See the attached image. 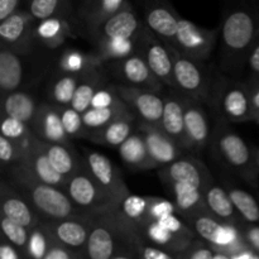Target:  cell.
<instances>
[{
	"label": "cell",
	"instance_id": "b9f144b4",
	"mask_svg": "<svg viewBox=\"0 0 259 259\" xmlns=\"http://www.w3.org/2000/svg\"><path fill=\"white\" fill-rule=\"evenodd\" d=\"M53 244H55V240L51 237L47 228L43 225V223H40L39 225L30 230L29 240H28L23 259H45Z\"/></svg>",
	"mask_w": 259,
	"mask_h": 259
},
{
	"label": "cell",
	"instance_id": "03108f58",
	"mask_svg": "<svg viewBox=\"0 0 259 259\" xmlns=\"http://www.w3.org/2000/svg\"><path fill=\"white\" fill-rule=\"evenodd\" d=\"M255 120H258V121H259V114H258L257 116H255Z\"/></svg>",
	"mask_w": 259,
	"mask_h": 259
},
{
	"label": "cell",
	"instance_id": "f5cc1de1",
	"mask_svg": "<svg viewBox=\"0 0 259 259\" xmlns=\"http://www.w3.org/2000/svg\"><path fill=\"white\" fill-rule=\"evenodd\" d=\"M180 259H212L214 250L204 243L202 240L196 239L186 250L180 253Z\"/></svg>",
	"mask_w": 259,
	"mask_h": 259
},
{
	"label": "cell",
	"instance_id": "d6986e66",
	"mask_svg": "<svg viewBox=\"0 0 259 259\" xmlns=\"http://www.w3.org/2000/svg\"><path fill=\"white\" fill-rule=\"evenodd\" d=\"M33 136L45 144H60L73 148L70 137L63 128L61 109L47 101L39 104L37 114L30 125Z\"/></svg>",
	"mask_w": 259,
	"mask_h": 259
},
{
	"label": "cell",
	"instance_id": "6125c7cd",
	"mask_svg": "<svg viewBox=\"0 0 259 259\" xmlns=\"http://www.w3.org/2000/svg\"><path fill=\"white\" fill-rule=\"evenodd\" d=\"M255 253L250 249H245L243 252L238 253L237 255L232 257V259H255Z\"/></svg>",
	"mask_w": 259,
	"mask_h": 259
},
{
	"label": "cell",
	"instance_id": "94428289",
	"mask_svg": "<svg viewBox=\"0 0 259 259\" xmlns=\"http://www.w3.org/2000/svg\"><path fill=\"white\" fill-rule=\"evenodd\" d=\"M111 259H139L138 255L136 254L134 252V248L133 247H129V248H124V249L119 250L115 255H114Z\"/></svg>",
	"mask_w": 259,
	"mask_h": 259
},
{
	"label": "cell",
	"instance_id": "4fadbf2b",
	"mask_svg": "<svg viewBox=\"0 0 259 259\" xmlns=\"http://www.w3.org/2000/svg\"><path fill=\"white\" fill-rule=\"evenodd\" d=\"M113 85L120 100L138 119L139 123L161 126L164 109V98L162 94L119 83Z\"/></svg>",
	"mask_w": 259,
	"mask_h": 259
},
{
	"label": "cell",
	"instance_id": "9c48e42d",
	"mask_svg": "<svg viewBox=\"0 0 259 259\" xmlns=\"http://www.w3.org/2000/svg\"><path fill=\"white\" fill-rule=\"evenodd\" d=\"M83 162L91 177L119 209L124 199L131 195L120 171L108 157L91 149H85Z\"/></svg>",
	"mask_w": 259,
	"mask_h": 259
},
{
	"label": "cell",
	"instance_id": "681fc988",
	"mask_svg": "<svg viewBox=\"0 0 259 259\" xmlns=\"http://www.w3.org/2000/svg\"><path fill=\"white\" fill-rule=\"evenodd\" d=\"M157 223H158L161 227H163L164 229L168 230V232L174 233V234L179 235V237L184 238V239L190 240V242H195V240L197 239L194 230H192L191 228H190V225L177 214L163 218V219L159 220V222Z\"/></svg>",
	"mask_w": 259,
	"mask_h": 259
},
{
	"label": "cell",
	"instance_id": "484cf974",
	"mask_svg": "<svg viewBox=\"0 0 259 259\" xmlns=\"http://www.w3.org/2000/svg\"><path fill=\"white\" fill-rule=\"evenodd\" d=\"M164 109L162 116L161 128L164 133L174 139L184 152H187L186 131H185V110H186V96L175 90L163 94Z\"/></svg>",
	"mask_w": 259,
	"mask_h": 259
},
{
	"label": "cell",
	"instance_id": "11a10c76",
	"mask_svg": "<svg viewBox=\"0 0 259 259\" xmlns=\"http://www.w3.org/2000/svg\"><path fill=\"white\" fill-rule=\"evenodd\" d=\"M45 259H85V257L55 242V244L52 245V248H51L47 257Z\"/></svg>",
	"mask_w": 259,
	"mask_h": 259
},
{
	"label": "cell",
	"instance_id": "52a82bcc",
	"mask_svg": "<svg viewBox=\"0 0 259 259\" xmlns=\"http://www.w3.org/2000/svg\"><path fill=\"white\" fill-rule=\"evenodd\" d=\"M175 91L187 99L204 103L210 98L211 83L204 62L191 60L175 51Z\"/></svg>",
	"mask_w": 259,
	"mask_h": 259
},
{
	"label": "cell",
	"instance_id": "cb8c5ba5",
	"mask_svg": "<svg viewBox=\"0 0 259 259\" xmlns=\"http://www.w3.org/2000/svg\"><path fill=\"white\" fill-rule=\"evenodd\" d=\"M0 205L3 217L30 230L43 222L32 205L4 179L0 184Z\"/></svg>",
	"mask_w": 259,
	"mask_h": 259
},
{
	"label": "cell",
	"instance_id": "bcb514c9",
	"mask_svg": "<svg viewBox=\"0 0 259 259\" xmlns=\"http://www.w3.org/2000/svg\"><path fill=\"white\" fill-rule=\"evenodd\" d=\"M0 136L10 139L18 144L24 146L28 139L32 137V131L30 126L27 125L23 121L17 120V119L9 118V116H2V126H0Z\"/></svg>",
	"mask_w": 259,
	"mask_h": 259
},
{
	"label": "cell",
	"instance_id": "7dc6e473",
	"mask_svg": "<svg viewBox=\"0 0 259 259\" xmlns=\"http://www.w3.org/2000/svg\"><path fill=\"white\" fill-rule=\"evenodd\" d=\"M133 248L139 259H180L179 254L149 244L138 233H136L133 238Z\"/></svg>",
	"mask_w": 259,
	"mask_h": 259
},
{
	"label": "cell",
	"instance_id": "4dcf8cb0",
	"mask_svg": "<svg viewBox=\"0 0 259 259\" xmlns=\"http://www.w3.org/2000/svg\"><path fill=\"white\" fill-rule=\"evenodd\" d=\"M174 195L177 214L184 220H189L196 215L206 212L204 192L194 186L185 184H176L168 187Z\"/></svg>",
	"mask_w": 259,
	"mask_h": 259
},
{
	"label": "cell",
	"instance_id": "7bdbcfd3",
	"mask_svg": "<svg viewBox=\"0 0 259 259\" xmlns=\"http://www.w3.org/2000/svg\"><path fill=\"white\" fill-rule=\"evenodd\" d=\"M129 113V109L126 105L116 106V108L109 109H93L90 108L86 113L82 114L83 124L88 129L89 134L98 132L106 126L108 124L113 123L115 119L120 118L124 114Z\"/></svg>",
	"mask_w": 259,
	"mask_h": 259
},
{
	"label": "cell",
	"instance_id": "ba28073f",
	"mask_svg": "<svg viewBox=\"0 0 259 259\" xmlns=\"http://www.w3.org/2000/svg\"><path fill=\"white\" fill-rule=\"evenodd\" d=\"M215 109L227 123H244L253 118L249 86L220 81L214 89Z\"/></svg>",
	"mask_w": 259,
	"mask_h": 259
},
{
	"label": "cell",
	"instance_id": "db71d44e",
	"mask_svg": "<svg viewBox=\"0 0 259 259\" xmlns=\"http://www.w3.org/2000/svg\"><path fill=\"white\" fill-rule=\"evenodd\" d=\"M245 243L250 250L259 255V227L258 225L243 224L240 227Z\"/></svg>",
	"mask_w": 259,
	"mask_h": 259
},
{
	"label": "cell",
	"instance_id": "5bb4252c",
	"mask_svg": "<svg viewBox=\"0 0 259 259\" xmlns=\"http://www.w3.org/2000/svg\"><path fill=\"white\" fill-rule=\"evenodd\" d=\"M37 20L20 9L13 17L0 23V48L15 51L19 53H30L40 47L35 35Z\"/></svg>",
	"mask_w": 259,
	"mask_h": 259
},
{
	"label": "cell",
	"instance_id": "ee69618b",
	"mask_svg": "<svg viewBox=\"0 0 259 259\" xmlns=\"http://www.w3.org/2000/svg\"><path fill=\"white\" fill-rule=\"evenodd\" d=\"M0 227H2V237L17 248L23 259L28 240H29L30 229L8 219V218L3 217V215L0 218Z\"/></svg>",
	"mask_w": 259,
	"mask_h": 259
},
{
	"label": "cell",
	"instance_id": "f1b7e54d",
	"mask_svg": "<svg viewBox=\"0 0 259 259\" xmlns=\"http://www.w3.org/2000/svg\"><path fill=\"white\" fill-rule=\"evenodd\" d=\"M138 119L133 115V113H126L120 118L115 119L113 123L108 124L103 129L90 133L88 141L93 143L101 144L105 147H120L132 134L137 132Z\"/></svg>",
	"mask_w": 259,
	"mask_h": 259
},
{
	"label": "cell",
	"instance_id": "7402d4cb",
	"mask_svg": "<svg viewBox=\"0 0 259 259\" xmlns=\"http://www.w3.org/2000/svg\"><path fill=\"white\" fill-rule=\"evenodd\" d=\"M144 23L141 22L133 7L120 10L109 18L104 24L98 28L95 33L89 38L93 43L98 39H133L137 40L144 30Z\"/></svg>",
	"mask_w": 259,
	"mask_h": 259
},
{
	"label": "cell",
	"instance_id": "60d3db41",
	"mask_svg": "<svg viewBox=\"0 0 259 259\" xmlns=\"http://www.w3.org/2000/svg\"><path fill=\"white\" fill-rule=\"evenodd\" d=\"M228 194L245 224L255 225L259 223V205L252 194L239 187L227 185Z\"/></svg>",
	"mask_w": 259,
	"mask_h": 259
},
{
	"label": "cell",
	"instance_id": "d6a6232c",
	"mask_svg": "<svg viewBox=\"0 0 259 259\" xmlns=\"http://www.w3.org/2000/svg\"><path fill=\"white\" fill-rule=\"evenodd\" d=\"M73 23L70 20L60 19H47L43 22H38L35 27V35L38 43L48 51L58 50L65 45L66 40L72 35Z\"/></svg>",
	"mask_w": 259,
	"mask_h": 259
},
{
	"label": "cell",
	"instance_id": "277c9868",
	"mask_svg": "<svg viewBox=\"0 0 259 259\" xmlns=\"http://www.w3.org/2000/svg\"><path fill=\"white\" fill-rule=\"evenodd\" d=\"M225 121L219 120L211 134V151L220 163L227 166L243 179L254 182L257 180V162L247 142Z\"/></svg>",
	"mask_w": 259,
	"mask_h": 259
},
{
	"label": "cell",
	"instance_id": "603a6c76",
	"mask_svg": "<svg viewBox=\"0 0 259 259\" xmlns=\"http://www.w3.org/2000/svg\"><path fill=\"white\" fill-rule=\"evenodd\" d=\"M22 164H24L39 181L65 191L67 180L56 171L46 154L43 143L33 134L24 144V157Z\"/></svg>",
	"mask_w": 259,
	"mask_h": 259
},
{
	"label": "cell",
	"instance_id": "1f68e13d",
	"mask_svg": "<svg viewBox=\"0 0 259 259\" xmlns=\"http://www.w3.org/2000/svg\"><path fill=\"white\" fill-rule=\"evenodd\" d=\"M118 152L123 163L133 171H149L157 168L154 162L149 157L144 138L138 131L132 134L119 147Z\"/></svg>",
	"mask_w": 259,
	"mask_h": 259
},
{
	"label": "cell",
	"instance_id": "7c38bea8",
	"mask_svg": "<svg viewBox=\"0 0 259 259\" xmlns=\"http://www.w3.org/2000/svg\"><path fill=\"white\" fill-rule=\"evenodd\" d=\"M219 33L220 27L207 29L199 27L186 18H181L175 51L191 60L205 62L214 51Z\"/></svg>",
	"mask_w": 259,
	"mask_h": 259
},
{
	"label": "cell",
	"instance_id": "30bf717a",
	"mask_svg": "<svg viewBox=\"0 0 259 259\" xmlns=\"http://www.w3.org/2000/svg\"><path fill=\"white\" fill-rule=\"evenodd\" d=\"M138 55L144 58L153 75L169 90H175V51L162 42L146 27L138 40Z\"/></svg>",
	"mask_w": 259,
	"mask_h": 259
},
{
	"label": "cell",
	"instance_id": "680465c9",
	"mask_svg": "<svg viewBox=\"0 0 259 259\" xmlns=\"http://www.w3.org/2000/svg\"><path fill=\"white\" fill-rule=\"evenodd\" d=\"M248 66H249L250 72L259 76V42L254 43L249 56H248Z\"/></svg>",
	"mask_w": 259,
	"mask_h": 259
},
{
	"label": "cell",
	"instance_id": "8d00e7d4",
	"mask_svg": "<svg viewBox=\"0 0 259 259\" xmlns=\"http://www.w3.org/2000/svg\"><path fill=\"white\" fill-rule=\"evenodd\" d=\"M27 10L37 22L55 18L75 22L76 9L70 0H32Z\"/></svg>",
	"mask_w": 259,
	"mask_h": 259
},
{
	"label": "cell",
	"instance_id": "83f0119b",
	"mask_svg": "<svg viewBox=\"0 0 259 259\" xmlns=\"http://www.w3.org/2000/svg\"><path fill=\"white\" fill-rule=\"evenodd\" d=\"M108 85V77L103 66H94L81 75L71 108L83 114L91 108L94 96L100 89Z\"/></svg>",
	"mask_w": 259,
	"mask_h": 259
},
{
	"label": "cell",
	"instance_id": "e575fe53",
	"mask_svg": "<svg viewBox=\"0 0 259 259\" xmlns=\"http://www.w3.org/2000/svg\"><path fill=\"white\" fill-rule=\"evenodd\" d=\"M149 202H151V196H139V195L131 194L121 202L119 209L116 210V214L123 220L124 224L138 233L147 223H149Z\"/></svg>",
	"mask_w": 259,
	"mask_h": 259
},
{
	"label": "cell",
	"instance_id": "ac0fdd59",
	"mask_svg": "<svg viewBox=\"0 0 259 259\" xmlns=\"http://www.w3.org/2000/svg\"><path fill=\"white\" fill-rule=\"evenodd\" d=\"M180 17L168 3L149 2L144 8V25L158 39L175 51Z\"/></svg>",
	"mask_w": 259,
	"mask_h": 259
},
{
	"label": "cell",
	"instance_id": "8992f818",
	"mask_svg": "<svg viewBox=\"0 0 259 259\" xmlns=\"http://www.w3.org/2000/svg\"><path fill=\"white\" fill-rule=\"evenodd\" d=\"M66 194L81 212L88 215H99L118 210L113 201L106 196L95 180L89 174L85 162L71 179L67 180Z\"/></svg>",
	"mask_w": 259,
	"mask_h": 259
},
{
	"label": "cell",
	"instance_id": "3957f363",
	"mask_svg": "<svg viewBox=\"0 0 259 259\" xmlns=\"http://www.w3.org/2000/svg\"><path fill=\"white\" fill-rule=\"evenodd\" d=\"M257 22L250 10L233 9L225 14L220 27L222 37V63L225 67L238 66L239 60H248L255 43Z\"/></svg>",
	"mask_w": 259,
	"mask_h": 259
},
{
	"label": "cell",
	"instance_id": "ffe728a7",
	"mask_svg": "<svg viewBox=\"0 0 259 259\" xmlns=\"http://www.w3.org/2000/svg\"><path fill=\"white\" fill-rule=\"evenodd\" d=\"M35 51L30 53H19L8 50V48H0V91H2V98L8 94L14 93V91L28 90V63L30 62L29 57Z\"/></svg>",
	"mask_w": 259,
	"mask_h": 259
},
{
	"label": "cell",
	"instance_id": "e7e4bbea",
	"mask_svg": "<svg viewBox=\"0 0 259 259\" xmlns=\"http://www.w3.org/2000/svg\"><path fill=\"white\" fill-rule=\"evenodd\" d=\"M255 162H257V167H258V168H259V153H258L257 158H255Z\"/></svg>",
	"mask_w": 259,
	"mask_h": 259
},
{
	"label": "cell",
	"instance_id": "9f6ffc18",
	"mask_svg": "<svg viewBox=\"0 0 259 259\" xmlns=\"http://www.w3.org/2000/svg\"><path fill=\"white\" fill-rule=\"evenodd\" d=\"M19 10V0H0V23L5 22L8 18L13 17Z\"/></svg>",
	"mask_w": 259,
	"mask_h": 259
},
{
	"label": "cell",
	"instance_id": "d590c367",
	"mask_svg": "<svg viewBox=\"0 0 259 259\" xmlns=\"http://www.w3.org/2000/svg\"><path fill=\"white\" fill-rule=\"evenodd\" d=\"M81 75L57 72L47 88V103L63 109L71 106Z\"/></svg>",
	"mask_w": 259,
	"mask_h": 259
},
{
	"label": "cell",
	"instance_id": "5b68a950",
	"mask_svg": "<svg viewBox=\"0 0 259 259\" xmlns=\"http://www.w3.org/2000/svg\"><path fill=\"white\" fill-rule=\"evenodd\" d=\"M185 222L194 230L196 237L206 243L215 253L234 257L238 253L249 249L240 227L219 222L207 211Z\"/></svg>",
	"mask_w": 259,
	"mask_h": 259
},
{
	"label": "cell",
	"instance_id": "d4e9b609",
	"mask_svg": "<svg viewBox=\"0 0 259 259\" xmlns=\"http://www.w3.org/2000/svg\"><path fill=\"white\" fill-rule=\"evenodd\" d=\"M185 131H186L187 152L199 153L210 143L212 133L202 103L186 99Z\"/></svg>",
	"mask_w": 259,
	"mask_h": 259
},
{
	"label": "cell",
	"instance_id": "f35d334b",
	"mask_svg": "<svg viewBox=\"0 0 259 259\" xmlns=\"http://www.w3.org/2000/svg\"><path fill=\"white\" fill-rule=\"evenodd\" d=\"M45 151L51 163L56 171L65 177L66 180L71 179L82 166L83 158H80L76 153L75 148H70L60 144H45Z\"/></svg>",
	"mask_w": 259,
	"mask_h": 259
},
{
	"label": "cell",
	"instance_id": "836d02e7",
	"mask_svg": "<svg viewBox=\"0 0 259 259\" xmlns=\"http://www.w3.org/2000/svg\"><path fill=\"white\" fill-rule=\"evenodd\" d=\"M138 234L143 238L144 240L152 245L161 248V249L168 250V252L180 254L184 250H186L194 242L184 239L174 233L168 232L163 227L158 224L157 222H149L142 228L138 232Z\"/></svg>",
	"mask_w": 259,
	"mask_h": 259
},
{
	"label": "cell",
	"instance_id": "44dd1931",
	"mask_svg": "<svg viewBox=\"0 0 259 259\" xmlns=\"http://www.w3.org/2000/svg\"><path fill=\"white\" fill-rule=\"evenodd\" d=\"M137 131L142 134L148 149L149 157L157 168H162L168 164L174 163L177 159L184 157L185 152L181 147L169 138L161 126L151 125V124L139 123L137 124Z\"/></svg>",
	"mask_w": 259,
	"mask_h": 259
},
{
	"label": "cell",
	"instance_id": "be15d7a7",
	"mask_svg": "<svg viewBox=\"0 0 259 259\" xmlns=\"http://www.w3.org/2000/svg\"><path fill=\"white\" fill-rule=\"evenodd\" d=\"M212 259H232V257H229V255L222 254V253H215L214 252V258H212Z\"/></svg>",
	"mask_w": 259,
	"mask_h": 259
},
{
	"label": "cell",
	"instance_id": "8fae6325",
	"mask_svg": "<svg viewBox=\"0 0 259 259\" xmlns=\"http://www.w3.org/2000/svg\"><path fill=\"white\" fill-rule=\"evenodd\" d=\"M103 68L106 73L118 81L119 85L144 89L162 95L166 89L153 75L144 58L138 53L124 60L104 63Z\"/></svg>",
	"mask_w": 259,
	"mask_h": 259
},
{
	"label": "cell",
	"instance_id": "74e56055",
	"mask_svg": "<svg viewBox=\"0 0 259 259\" xmlns=\"http://www.w3.org/2000/svg\"><path fill=\"white\" fill-rule=\"evenodd\" d=\"M138 40V39H137ZM133 39H98L93 42L94 55L101 63L124 60L138 53V45Z\"/></svg>",
	"mask_w": 259,
	"mask_h": 259
},
{
	"label": "cell",
	"instance_id": "ab89813d",
	"mask_svg": "<svg viewBox=\"0 0 259 259\" xmlns=\"http://www.w3.org/2000/svg\"><path fill=\"white\" fill-rule=\"evenodd\" d=\"M57 72L68 75H82L86 70L94 66H101L94 53H83L76 48L63 51L57 58Z\"/></svg>",
	"mask_w": 259,
	"mask_h": 259
},
{
	"label": "cell",
	"instance_id": "7a4b0ae2",
	"mask_svg": "<svg viewBox=\"0 0 259 259\" xmlns=\"http://www.w3.org/2000/svg\"><path fill=\"white\" fill-rule=\"evenodd\" d=\"M136 233L124 224L116 210L94 215L85 259H111L119 250L133 247Z\"/></svg>",
	"mask_w": 259,
	"mask_h": 259
},
{
	"label": "cell",
	"instance_id": "f546056e",
	"mask_svg": "<svg viewBox=\"0 0 259 259\" xmlns=\"http://www.w3.org/2000/svg\"><path fill=\"white\" fill-rule=\"evenodd\" d=\"M40 103L42 101H37L32 91H14L2 98V116L17 119L30 126Z\"/></svg>",
	"mask_w": 259,
	"mask_h": 259
},
{
	"label": "cell",
	"instance_id": "6f0895ef",
	"mask_svg": "<svg viewBox=\"0 0 259 259\" xmlns=\"http://www.w3.org/2000/svg\"><path fill=\"white\" fill-rule=\"evenodd\" d=\"M0 259H22V255L14 245L10 244L7 239L2 238L0 243Z\"/></svg>",
	"mask_w": 259,
	"mask_h": 259
},
{
	"label": "cell",
	"instance_id": "c3c4849f",
	"mask_svg": "<svg viewBox=\"0 0 259 259\" xmlns=\"http://www.w3.org/2000/svg\"><path fill=\"white\" fill-rule=\"evenodd\" d=\"M23 157H24V146L0 136V161L3 167L22 163Z\"/></svg>",
	"mask_w": 259,
	"mask_h": 259
},
{
	"label": "cell",
	"instance_id": "e0dca14e",
	"mask_svg": "<svg viewBox=\"0 0 259 259\" xmlns=\"http://www.w3.org/2000/svg\"><path fill=\"white\" fill-rule=\"evenodd\" d=\"M132 7L126 0H86L75 10V22L81 34L89 39L101 24L120 10Z\"/></svg>",
	"mask_w": 259,
	"mask_h": 259
},
{
	"label": "cell",
	"instance_id": "816d5d0a",
	"mask_svg": "<svg viewBox=\"0 0 259 259\" xmlns=\"http://www.w3.org/2000/svg\"><path fill=\"white\" fill-rule=\"evenodd\" d=\"M125 104L120 100L118 94L114 90V85H106L103 89L96 93L94 96L93 103H91V108L93 109H109V108H116V106H123Z\"/></svg>",
	"mask_w": 259,
	"mask_h": 259
},
{
	"label": "cell",
	"instance_id": "6da1fadb",
	"mask_svg": "<svg viewBox=\"0 0 259 259\" xmlns=\"http://www.w3.org/2000/svg\"><path fill=\"white\" fill-rule=\"evenodd\" d=\"M4 180L14 187L43 220H60L83 214L66 191L39 181L24 164L3 167Z\"/></svg>",
	"mask_w": 259,
	"mask_h": 259
},
{
	"label": "cell",
	"instance_id": "f907efd6",
	"mask_svg": "<svg viewBox=\"0 0 259 259\" xmlns=\"http://www.w3.org/2000/svg\"><path fill=\"white\" fill-rule=\"evenodd\" d=\"M174 214H177L176 205H175L174 201L163 199V197L151 196V202H149L148 207L149 222H159L163 218Z\"/></svg>",
	"mask_w": 259,
	"mask_h": 259
},
{
	"label": "cell",
	"instance_id": "4316f807",
	"mask_svg": "<svg viewBox=\"0 0 259 259\" xmlns=\"http://www.w3.org/2000/svg\"><path fill=\"white\" fill-rule=\"evenodd\" d=\"M204 200L207 212L219 222L235 227H242L245 224L238 214L225 186L212 181L204 191Z\"/></svg>",
	"mask_w": 259,
	"mask_h": 259
},
{
	"label": "cell",
	"instance_id": "9a60e30c",
	"mask_svg": "<svg viewBox=\"0 0 259 259\" xmlns=\"http://www.w3.org/2000/svg\"><path fill=\"white\" fill-rule=\"evenodd\" d=\"M93 222L94 215L81 214L60 220H43L42 223L57 244L85 257Z\"/></svg>",
	"mask_w": 259,
	"mask_h": 259
},
{
	"label": "cell",
	"instance_id": "2e32d148",
	"mask_svg": "<svg viewBox=\"0 0 259 259\" xmlns=\"http://www.w3.org/2000/svg\"><path fill=\"white\" fill-rule=\"evenodd\" d=\"M158 177L167 187L185 184L196 187L202 192L214 181L205 163L192 156H184L174 163L158 168Z\"/></svg>",
	"mask_w": 259,
	"mask_h": 259
},
{
	"label": "cell",
	"instance_id": "91938a15",
	"mask_svg": "<svg viewBox=\"0 0 259 259\" xmlns=\"http://www.w3.org/2000/svg\"><path fill=\"white\" fill-rule=\"evenodd\" d=\"M250 90V103H252L253 110V119L259 114V85L257 88H249Z\"/></svg>",
	"mask_w": 259,
	"mask_h": 259
},
{
	"label": "cell",
	"instance_id": "f6af8a7d",
	"mask_svg": "<svg viewBox=\"0 0 259 259\" xmlns=\"http://www.w3.org/2000/svg\"><path fill=\"white\" fill-rule=\"evenodd\" d=\"M63 128L71 139H88L89 132L83 124L82 114L77 113L71 106L61 109Z\"/></svg>",
	"mask_w": 259,
	"mask_h": 259
}]
</instances>
